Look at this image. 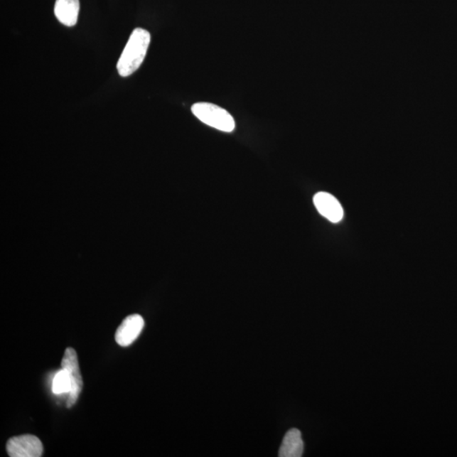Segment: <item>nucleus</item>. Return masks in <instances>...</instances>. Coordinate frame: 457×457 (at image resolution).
<instances>
[{"label":"nucleus","instance_id":"nucleus-1","mask_svg":"<svg viewBox=\"0 0 457 457\" xmlns=\"http://www.w3.org/2000/svg\"><path fill=\"white\" fill-rule=\"evenodd\" d=\"M151 41V35L143 28L133 31L119 57L117 70L119 75L127 77L139 69L145 59Z\"/></svg>","mask_w":457,"mask_h":457},{"label":"nucleus","instance_id":"nucleus-6","mask_svg":"<svg viewBox=\"0 0 457 457\" xmlns=\"http://www.w3.org/2000/svg\"><path fill=\"white\" fill-rule=\"evenodd\" d=\"M313 203L319 214L332 223H338L343 219V206L333 195L325 192L318 193L313 198Z\"/></svg>","mask_w":457,"mask_h":457},{"label":"nucleus","instance_id":"nucleus-3","mask_svg":"<svg viewBox=\"0 0 457 457\" xmlns=\"http://www.w3.org/2000/svg\"><path fill=\"white\" fill-rule=\"evenodd\" d=\"M6 451L11 457H40L43 453V446L38 437L23 434L9 439Z\"/></svg>","mask_w":457,"mask_h":457},{"label":"nucleus","instance_id":"nucleus-8","mask_svg":"<svg viewBox=\"0 0 457 457\" xmlns=\"http://www.w3.org/2000/svg\"><path fill=\"white\" fill-rule=\"evenodd\" d=\"M304 443L300 430L291 429L284 437L281 449L279 451V457H300L303 456Z\"/></svg>","mask_w":457,"mask_h":457},{"label":"nucleus","instance_id":"nucleus-5","mask_svg":"<svg viewBox=\"0 0 457 457\" xmlns=\"http://www.w3.org/2000/svg\"><path fill=\"white\" fill-rule=\"evenodd\" d=\"M144 327V319L139 314L127 317L115 332V341L121 347L131 345L137 339Z\"/></svg>","mask_w":457,"mask_h":457},{"label":"nucleus","instance_id":"nucleus-9","mask_svg":"<svg viewBox=\"0 0 457 457\" xmlns=\"http://www.w3.org/2000/svg\"><path fill=\"white\" fill-rule=\"evenodd\" d=\"M53 393L55 394H61L64 393H70L72 390V380L68 370H62L57 372L53 380L52 386Z\"/></svg>","mask_w":457,"mask_h":457},{"label":"nucleus","instance_id":"nucleus-4","mask_svg":"<svg viewBox=\"0 0 457 457\" xmlns=\"http://www.w3.org/2000/svg\"><path fill=\"white\" fill-rule=\"evenodd\" d=\"M61 367L68 370L72 380V390L69 393L68 408H72L77 403L82 389V378L80 371L77 354L72 348L65 350Z\"/></svg>","mask_w":457,"mask_h":457},{"label":"nucleus","instance_id":"nucleus-7","mask_svg":"<svg viewBox=\"0 0 457 457\" xmlns=\"http://www.w3.org/2000/svg\"><path fill=\"white\" fill-rule=\"evenodd\" d=\"M80 11L79 0H56L55 15L60 23L66 26L77 24Z\"/></svg>","mask_w":457,"mask_h":457},{"label":"nucleus","instance_id":"nucleus-2","mask_svg":"<svg viewBox=\"0 0 457 457\" xmlns=\"http://www.w3.org/2000/svg\"><path fill=\"white\" fill-rule=\"evenodd\" d=\"M195 117L217 130L232 132L236 128V122L227 110L210 103H198L193 105Z\"/></svg>","mask_w":457,"mask_h":457}]
</instances>
